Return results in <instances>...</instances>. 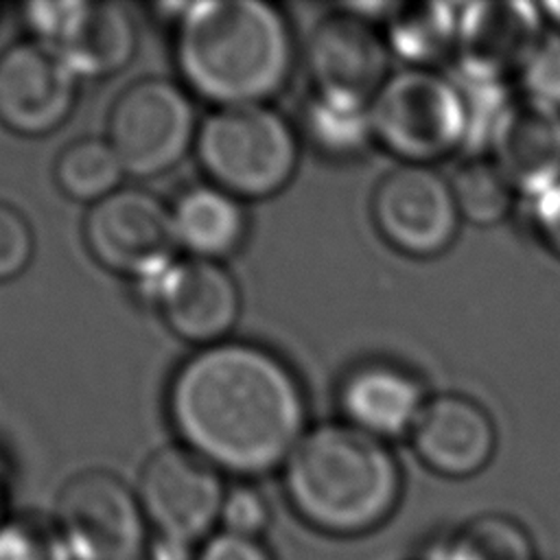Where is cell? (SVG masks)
Instances as JSON below:
<instances>
[{"instance_id": "6da1fadb", "label": "cell", "mask_w": 560, "mask_h": 560, "mask_svg": "<svg viewBox=\"0 0 560 560\" xmlns=\"http://www.w3.org/2000/svg\"><path fill=\"white\" fill-rule=\"evenodd\" d=\"M166 409L186 448L236 477L282 468L308 429L306 396L289 363L236 339L192 352L171 378Z\"/></svg>"}, {"instance_id": "7a4b0ae2", "label": "cell", "mask_w": 560, "mask_h": 560, "mask_svg": "<svg viewBox=\"0 0 560 560\" xmlns=\"http://www.w3.org/2000/svg\"><path fill=\"white\" fill-rule=\"evenodd\" d=\"M173 26L184 88L214 109L267 105L291 77L293 33L284 13L269 2H186Z\"/></svg>"}, {"instance_id": "3957f363", "label": "cell", "mask_w": 560, "mask_h": 560, "mask_svg": "<svg viewBox=\"0 0 560 560\" xmlns=\"http://www.w3.org/2000/svg\"><path fill=\"white\" fill-rule=\"evenodd\" d=\"M280 470L291 510L326 536L374 532L402 497V470L389 444L343 420L306 429Z\"/></svg>"}, {"instance_id": "277c9868", "label": "cell", "mask_w": 560, "mask_h": 560, "mask_svg": "<svg viewBox=\"0 0 560 560\" xmlns=\"http://www.w3.org/2000/svg\"><path fill=\"white\" fill-rule=\"evenodd\" d=\"M195 155L212 186L236 199H265L291 182L300 142L269 105L219 107L201 120Z\"/></svg>"}, {"instance_id": "5b68a950", "label": "cell", "mask_w": 560, "mask_h": 560, "mask_svg": "<svg viewBox=\"0 0 560 560\" xmlns=\"http://www.w3.org/2000/svg\"><path fill=\"white\" fill-rule=\"evenodd\" d=\"M374 144L400 164H424L464 153L466 107L448 70L400 68L370 101Z\"/></svg>"}, {"instance_id": "8992f818", "label": "cell", "mask_w": 560, "mask_h": 560, "mask_svg": "<svg viewBox=\"0 0 560 560\" xmlns=\"http://www.w3.org/2000/svg\"><path fill=\"white\" fill-rule=\"evenodd\" d=\"M197 112L182 83L147 77L127 85L107 118V142L131 177L151 179L175 168L197 140Z\"/></svg>"}, {"instance_id": "52a82bcc", "label": "cell", "mask_w": 560, "mask_h": 560, "mask_svg": "<svg viewBox=\"0 0 560 560\" xmlns=\"http://www.w3.org/2000/svg\"><path fill=\"white\" fill-rule=\"evenodd\" d=\"M52 521L72 560H142L151 536L136 490L107 470L70 477Z\"/></svg>"}, {"instance_id": "ba28073f", "label": "cell", "mask_w": 560, "mask_h": 560, "mask_svg": "<svg viewBox=\"0 0 560 560\" xmlns=\"http://www.w3.org/2000/svg\"><path fill=\"white\" fill-rule=\"evenodd\" d=\"M31 39L48 46L81 79H107L136 55L138 31L118 2H31L22 7Z\"/></svg>"}, {"instance_id": "9c48e42d", "label": "cell", "mask_w": 560, "mask_h": 560, "mask_svg": "<svg viewBox=\"0 0 560 560\" xmlns=\"http://www.w3.org/2000/svg\"><path fill=\"white\" fill-rule=\"evenodd\" d=\"M88 252L105 269L133 284L164 271L175 260L171 208L149 190L122 186L90 206L83 219Z\"/></svg>"}, {"instance_id": "30bf717a", "label": "cell", "mask_w": 560, "mask_h": 560, "mask_svg": "<svg viewBox=\"0 0 560 560\" xmlns=\"http://www.w3.org/2000/svg\"><path fill=\"white\" fill-rule=\"evenodd\" d=\"M225 492L223 472L184 444L155 451L136 486L151 534L195 545L214 534Z\"/></svg>"}, {"instance_id": "8fae6325", "label": "cell", "mask_w": 560, "mask_h": 560, "mask_svg": "<svg viewBox=\"0 0 560 560\" xmlns=\"http://www.w3.org/2000/svg\"><path fill=\"white\" fill-rule=\"evenodd\" d=\"M372 219L383 241L411 258L444 254L464 223L448 177L424 164H398L381 177Z\"/></svg>"}, {"instance_id": "7c38bea8", "label": "cell", "mask_w": 560, "mask_h": 560, "mask_svg": "<svg viewBox=\"0 0 560 560\" xmlns=\"http://www.w3.org/2000/svg\"><path fill=\"white\" fill-rule=\"evenodd\" d=\"M133 287L179 339L201 348L225 341L241 315L238 284L217 260L175 258L164 271Z\"/></svg>"}, {"instance_id": "4fadbf2b", "label": "cell", "mask_w": 560, "mask_h": 560, "mask_svg": "<svg viewBox=\"0 0 560 560\" xmlns=\"http://www.w3.org/2000/svg\"><path fill=\"white\" fill-rule=\"evenodd\" d=\"M77 88L48 46L20 39L0 52V125L26 138L52 133L72 114Z\"/></svg>"}, {"instance_id": "5bb4252c", "label": "cell", "mask_w": 560, "mask_h": 560, "mask_svg": "<svg viewBox=\"0 0 560 560\" xmlns=\"http://www.w3.org/2000/svg\"><path fill=\"white\" fill-rule=\"evenodd\" d=\"M304 59L315 92L346 94L363 101H372L392 74V52L383 28L346 7L315 24Z\"/></svg>"}, {"instance_id": "9a60e30c", "label": "cell", "mask_w": 560, "mask_h": 560, "mask_svg": "<svg viewBox=\"0 0 560 560\" xmlns=\"http://www.w3.org/2000/svg\"><path fill=\"white\" fill-rule=\"evenodd\" d=\"M416 457L435 475L468 479L497 453V424L490 411L468 394H431L409 433Z\"/></svg>"}, {"instance_id": "2e32d148", "label": "cell", "mask_w": 560, "mask_h": 560, "mask_svg": "<svg viewBox=\"0 0 560 560\" xmlns=\"http://www.w3.org/2000/svg\"><path fill=\"white\" fill-rule=\"evenodd\" d=\"M545 31L547 24L538 2L462 4L457 57L451 68L516 81Z\"/></svg>"}, {"instance_id": "e0dca14e", "label": "cell", "mask_w": 560, "mask_h": 560, "mask_svg": "<svg viewBox=\"0 0 560 560\" xmlns=\"http://www.w3.org/2000/svg\"><path fill=\"white\" fill-rule=\"evenodd\" d=\"M429 396L416 372L383 359L354 365L337 392L343 422L387 444L409 438Z\"/></svg>"}, {"instance_id": "ac0fdd59", "label": "cell", "mask_w": 560, "mask_h": 560, "mask_svg": "<svg viewBox=\"0 0 560 560\" xmlns=\"http://www.w3.org/2000/svg\"><path fill=\"white\" fill-rule=\"evenodd\" d=\"M488 155L523 199L558 184L560 109L518 94L501 120Z\"/></svg>"}, {"instance_id": "d6986e66", "label": "cell", "mask_w": 560, "mask_h": 560, "mask_svg": "<svg viewBox=\"0 0 560 560\" xmlns=\"http://www.w3.org/2000/svg\"><path fill=\"white\" fill-rule=\"evenodd\" d=\"M177 247L192 258L221 260L238 249L247 232L241 199L212 186H192L171 206Z\"/></svg>"}, {"instance_id": "ffe728a7", "label": "cell", "mask_w": 560, "mask_h": 560, "mask_svg": "<svg viewBox=\"0 0 560 560\" xmlns=\"http://www.w3.org/2000/svg\"><path fill=\"white\" fill-rule=\"evenodd\" d=\"M459 7L455 2H398L383 35L405 68L444 70L457 57Z\"/></svg>"}, {"instance_id": "44dd1931", "label": "cell", "mask_w": 560, "mask_h": 560, "mask_svg": "<svg viewBox=\"0 0 560 560\" xmlns=\"http://www.w3.org/2000/svg\"><path fill=\"white\" fill-rule=\"evenodd\" d=\"M302 131L326 158L352 160L374 144L370 101L313 90L302 109Z\"/></svg>"}, {"instance_id": "7402d4cb", "label": "cell", "mask_w": 560, "mask_h": 560, "mask_svg": "<svg viewBox=\"0 0 560 560\" xmlns=\"http://www.w3.org/2000/svg\"><path fill=\"white\" fill-rule=\"evenodd\" d=\"M429 560H540L532 532L514 516L486 512L459 525Z\"/></svg>"}, {"instance_id": "603a6c76", "label": "cell", "mask_w": 560, "mask_h": 560, "mask_svg": "<svg viewBox=\"0 0 560 560\" xmlns=\"http://www.w3.org/2000/svg\"><path fill=\"white\" fill-rule=\"evenodd\" d=\"M462 221L492 228L505 221L521 199L490 155H470L448 177Z\"/></svg>"}, {"instance_id": "cb8c5ba5", "label": "cell", "mask_w": 560, "mask_h": 560, "mask_svg": "<svg viewBox=\"0 0 560 560\" xmlns=\"http://www.w3.org/2000/svg\"><path fill=\"white\" fill-rule=\"evenodd\" d=\"M125 175L107 138H81L68 144L55 162V182L61 192L90 206L116 192Z\"/></svg>"}, {"instance_id": "d4e9b609", "label": "cell", "mask_w": 560, "mask_h": 560, "mask_svg": "<svg viewBox=\"0 0 560 560\" xmlns=\"http://www.w3.org/2000/svg\"><path fill=\"white\" fill-rule=\"evenodd\" d=\"M0 560H72L52 516L22 514L0 525Z\"/></svg>"}, {"instance_id": "484cf974", "label": "cell", "mask_w": 560, "mask_h": 560, "mask_svg": "<svg viewBox=\"0 0 560 560\" xmlns=\"http://www.w3.org/2000/svg\"><path fill=\"white\" fill-rule=\"evenodd\" d=\"M518 94L560 109V33L547 28L516 74Z\"/></svg>"}, {"instance_id": "4316f807", "label": "cell", "mask_w": 560, "mask_h": 560, "mask_svg": "<svg viewBox=\"0 0 560 560\" xmlns=\"http://www.w3.org/2000/svg\"><path fill=\"white\" fill-rule=\"evenodd\" d=\"M219 525L223 532L260 538L271 525V505L267 497L249 483L230 486L223 499Z\"/></svg>"}, {"instance_id": "83f0119b", "label": "cell", "mask_w": 560, "mask_h": 560, "mask_svg": "<svg viewBox=\"0 0 560 560\" xmlns=\"http://www.w3.org/2000/svg\"><path fill=\"white\" fill-rule=\"evenodd\" d=\"M35 252L33 230L26 217L11 203L0 201V282L18 278Z\"/></svg>"}, {"instance_id": "f1b7e54d", "label": "cell", "mask_w": 560, "mask_h": 560, "mask_svg": "<svg viewBox=\"0 0 560 560\" xmlns=\"http://www.w3.org/2000/svg\"><path fill=\"white\" fill-rule=\"evenodd\" d=\"M197 560H276V558L260 538L236 536L219 529L199 545Z\"/></svg>"}, {"instance_id": "f546056e", "label": "cell", "mask_w": 560, "mask_h": 560, "mask_svg": "<svg viewBox=\"0 0 560 560\" xmlns=\"http://www.w3.org/2000/svg\"><path fill=\"white\" fill-rule=\"evenodd\" d=\"M527 203L534 234L560 260V182L527 199Z\"/></svg>"}, {"instance_id": "4dcf8cb0", "label": "cell", "mask_w": 560, "mask_h": 560, "mask_svg": "<svg viewBox=\"0 0 560 560\" xmlns=\"http://www.w3.org/2000/svg\"><path fill=\"white\" fill-rule=\"evenodd\" d=\"M197 549L199 545L195 542L151 534L142 560H197Z\"/></svg>"}, {"instance_id": "1f68e13d", "label": "cell", "mask_w": 560, "mask_h": 560, "mask_svg": "<svg viewBox=\"0 0 560 560\" xmlns=\"http://www.w3.org/2000/svg\"><path fill=\"white\" fill-rule=\"evenodd\" d=\"M538 7H540V13H542V20H545L547 28L560 33V0L538 2Z\"/></svg>"}, {"instance_id": "d6a6232c", "label": "cell", "mask_w": 560, "mask_h": 560, "mask_svg": "<svg viewBox=\"0 0 560 560\" xmlns=\"http://www.w3.org/2000/svg\"><path fill=\"white\" fill-rule=\"evenodd\" d=\"M9 516H4V481H2V472H0V525L7 521Z\"/></svg>"}, {"instance_id": "836d02e7", "label": "cell", "mask_w": 560, "mask_h": 560, "mask_svg": "<svg viewBox=\"0 0 560 560\" xmlns=\"http://www.w3.org/2000/svg\"><path fill=\"white\" fill-rule=\"evenodd\" d=\"M422 560H429V558H422Z\"/></svg>"}]
</instances>
